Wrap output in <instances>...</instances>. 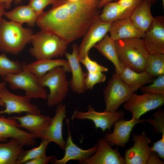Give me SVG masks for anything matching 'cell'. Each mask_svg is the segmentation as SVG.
Instances as JSON below:
<instances>
[{
    "label": "cell",
    "mask_w": 164,
    "mask_h": 164,
    "mask_svg": "<svg viewBox=\"0 0 164 164\" xmlns=\"http://www.w3.org/2000/svg\"><path fill=\"white\" fill-rule=\"evenodd\" d=\"M119 60L121 64L138 72L145 71L149 55L143 39L133 38L115 42Z\"/></svg>",
    "instance_id": "3"
},
{
    "label": "cell",
    "mask_w": 164,
    "mask_h": 164,
    "mask_svg": "<svg viewBox=\"0 0 164 164\" xmlns=\"http://www.w3.org/2000/svg\"><path fill=\"white\" fill-rule=\"evenodd\" d=\"M149 54H164V18L162 16L154 17L152 26L143 39Z\"/></svg>",
    "instance_id": "16"
},
{
    "label": "cell",
    "mask_w": 164,
    "mask_h": 164,
    "mask_svg": "<svg viewBox=\"0 0 164 164\" xmlns=\"http://www.w3.org/2000/svg\"><path fill=\"white\" fill-rule=\"evenodd\" d=\"M67 72L62 67H58L49 71L38 79L40 85L49 89L47 105L52 107L62 103L68 91L69 82L67 80Z\"/></svg>",
    "instance_id": "5"
},
{
    "label": "cell",
    "mask_w": 164,
    "mask_h": 164,
    "mask_svg": "<svg viewBox=\"0 0 164 164\" xmlns=\"http://www.w3.org/2000/svg\"><path fill=\"white\" fill-rule=\"evenodd\" d=\"M120 71L117 73L121 80L135 92L145 85L151 83L154 78L146 71L136 72L121 64Z\"/></svg>",
    "instance_id": "23"
},
{
    "label": "cell",
    "mask_w": 164,
    "mask_h": 164,
    "mask_svg": "<svg viewBox=\"0 0 164 164\" xmlns=\"http://www.w3.org/2000/svg\"><path fill=\"white\" fill-rule=\"evenodd\" d=\"M133 11L123 8L117 2H112L107 3L103 6L99 17L104 22H113L129 17Z\"/></svg>",
    "instance_id": "28"
},
{
    "label": "cell",
    "mask_w": 164,
    "mask_h": 164,
    "mask_svg": "<svg viewBox=\"0 0 164 164\" xmlns=\"http://www.w3.org/2000/svg\"><path fill=\"white\" fill-rule=\"evenodd\" d=\"M3 77L12 89L24 90L26 95L31 99H47L46 91L40 85L38 79L28 71L23 69L19 73L8 74Z\"/></svg>",
    "instance_id": "6"
},
{
    "label": "cell",
    "mask_w": 164,
    "mask_h": 164,
    "mask_svg": "<svg viewBox=\"0 0 164 164\" xmlns=\"http://www.w3.org/2000/svg\"><path fill=\"white\" fill-rule=\"evenodd\" d=\"M17 120L11 118L0 117V142H5L8 138H15L24 146H33L35 143V138L28 132L18 126Z\"/></svg>",
    "instance_id": "14"
},
{
    "label": "cell",
    "mask_w": 164,
    "mask_h": 164,
    "mask_svg": "<svg viewBox=\"0 0 164 164\" xmlns=\"http://www.w3.org/2000/svg\"><path fill=\"white\" fill-rule=\"evenodd\" d=\"M0 105L4 107H5V104L3 102L0 100Z\"/></svg>",
    "instance_id": "45"
},
{
    "label": "cell",
    "mask_w": 164,
    "mask_h": 164,
    "mask_svg": "<svg viewBox=\"0 0 164 164\" xmlns=\"http://www.w3.org/2000/svg\"><path fill=\"white\" fill-rule=\"evenodd\" d=\"M135 92L121 80L118 74L114 73L104 92L105 111L114 112L119 106L128 100Z\"/></svg>",
    "instance_id": "7"
},
{
    "label": "cell",
    "mask_w": 164,
    "mask_h": 164,
    "mask_svg": "<svg viewBox=\"0 0 164 164\" xmlns=\"http://www.w3.org/2000/svg\"><path fill=\"white\" fill-rule=\"evenodd\" d=\"M66 121L68 127V135L64 150L65 154L60 159H58L54 158L51 161L53 164H66L68 161L72 160H83L91 156L97 149V144L94 147L87 149H82L76 145L72 140L69 119L66 118Z\"/></svg>",
    "instance_id": "19"
},
{
    "label": "cell",
    "mask_w": 164,
    "mask_h": 164,
    "mask_svg": "<svg viewBox=\"0 0 164 164\" xmlns=\"http://www.w3.org/2000/svg\"><path fill=\"white\" fill-rule=\"evenodd\" d=\"M86 67L88 72H106L108 71L107 68L98 64L97 62L91 60L88 54L87 55L80 60Z\"/></svg>",
    "instance_id": "35"
},
{
    "label": "cell",
    "mask_w": 164,
    "mask_h": 164,
    "mask_svg": "<svg viewBox=\"0 0 164 164\" xmlns=\"http://www.w3.org/2000/svg\"><path fill=\"white\" fill-rule=\"evenodd\" d=\"M34 34L30 28L3 19L0 23V51L18 54L31 42Z\"/></svg>",
    "instance_id": "2"
},
{
    "label": "cell",
    "mask_w": 164,
    "mask_h": 164,
    "mask_svg": "<svg viewBox=\"0 0 164 164\" xmlns=\"http://www.w3.org/2000/svg\"><path fill=\"white\" fill-rule=\"evenodd\" d=\"M151 4L155 2L156 0H148Z\"/></svg>",
    "instance_id": "46"
},
{
    "label": "cell",
    "mask_w": 164,
    "mask_h": 164,
    "mask_svg": "<svg viewBox=\"0 0 164 164\" xmlns=\"http://www.w3.org/2000/svg\"><path fill=\"white\" fill-rule=\"evenodd\" d=\"M31 42L29 52L36 60L62 56L68 44L57 35L42 30L34 34Z\"/></svg>",
    "instance_id": "4"
},
{
    "label": "cell",
    "mask_w": 164,
    "mask_h": 164,
    "mask_svg": "<svg viewBox=\"0 0 164 164\" xmlns=\"http://www.w3.org/2000/svg\"><path fill=\"white\" fill-rule=\"evenodd\" d=\"M4 15L11 21L22 25L26 23L31 27L34 26L39 16L28 5L19 6L10 11H5Z\"/></svg>",
    "instance_id": "25"
},
{
    "label": "cell",
    "mask_w": 164,
    "mask_h": 164,
    "mask_svg": "<svg viewBox=\"0 0 164 164\" xmlns=\"http://www.w3.org/2000/svg\"><path fill=\"white\" fill-rule=\"evenodd\" d=\"M50 142L48 140L43 139L38 147L29 150H23L19 156L16 164H25L29 160L46 155V150Z\"/></svg>",
    "instance_id": "30"
},
{
    "label": "cell",
    "mask_w": 164,
    "mask_h": 164,
    "mask_svg": "<svg viewBox=\"0 0 164 164\" xmlns=\"http://www.w3.org/2000/svg\"><path fill=\"white\" fill-rule=\"evenodd\" d=\"M145 71L153 77L164 74V54H150Z\"/></svg>",
    "instance_id": "29"
},
{
    "label": "cell",
    "mask_w": 164,
    "mask_h": 164,
    "mask_svg": "<svg viewBox=\"0 0 164 164\" xmlns=\"http://www.w3.org/2000/svg\"><path fill=\"white\" fill-rule=\"evenodd\" d=\"M151 5L148 0H143L129 17L134 25L144 33L151 28L154 20V17L151 12Z\"/></svg>",
    "instance_id": "24"
},
{
    "label": "cell",
    "mask_w": 164,
    "mask_h": 164,
    "mask_svg": "<svg viewBox=\"0 0 164 164\" xmlns=\"http://www.w3.org/2000/svg\"><path fill=\"white\" fill-rule=\"evenodd\" d=\"M22 0H15L14 1L15 3V4H18L22 2Z\"/></svg>",
    "instance_id": "43"
},
{
    "label": "cell",
    "mask_w": 164,
    "mask_h": 164,
    "mask_svg": "<svg viewBox=\"0 0 164 164\" xmlns=\"http://www.w3.org/2000/svg\"><path fill=\"white\" fill-rule=\"evenodd\" d=\"M121 119L114 124L113 132H108L105 135L104 138L111 146L116 145L124 147L129 141L130 135L135 125L144 121L133 118L128 121Z\"/></svg>",
    "instance_id": "18"
},
{
    "label": "cell",
    "mask_w": 164,
    "mask_h": 164,
    "mask_svg": "<svg viewBox=\"0 0 164 164\" xmlns=\"http://www.w3.org/2000/svg\"><path fill=\"white\" fill-rule=\"evenodd\" d=\"M106 79V76L103 72H87L85 79L87 90H92L96 84L104 82Z\"/></svg>",
    "instance_id": "34"
},
{
    "label": "cell",
    "mask_w": 164,
    "mask_h": 164,
    "mask_svg": "<svg viewBox=\"0 0 164 164\" xmlns=\"http://www.w3.org/2000/svg\"><path fill=\"white\" fill-rule=\"evenodd\" d=\"M146 164H164L154 152H151L147 160Z\"/></svg>",
    "instance_id": "39"
},
{
    "label": "cell",
    "mask_w": 164,
    "mask_h": 164,
    "mask_svg": "<svg viewBox=\"0 0 164 164\" xmlns=\"http://www.w3.org/2000/svg\"><path fill=\"white\" fill-rule=\"evenodd\" d=\"M15 0H0V3L4 5L5 9H8L10 8L12 2Z\"/></svg>",
    "instance_id": "40"
},
{
    "label": "cell",
    "mask_w": 164,
    "mask_h": 164,
    "mask_svg": "<svg viewBox=\"0 0 164 164\" xmlns=\"http://www.w3.org/2000/svg\"><path fill=\"white\" fill-rule=\"evenodd\" d=\"M164 104V95L144 93L138 95L134 93L124 105L125 110L130 112L132 118L137 120L143 115L155 109Z\"/></svg>",
    "instance_id": "8"
},
{
    "label": "cell",
    "mask_w": 164,
    "mask_h": 164,
    "mask_svg": "<svg viewBox=\"0 0 164 164\" xmlns=\"http://www.w3.org/2000/svg\"><path fill=\"white\" fill-rule=\"evenodd\" d=\"M66 118V107L62 103L57 105L56 114L46 131L43 139L53 142L64 150L66 141L63 137V127L64 119Z\"/></svg>",
    "instance_id": "20"
},
{
    "label": "cell",
    "mask_w": 164,
    "mask_h": 164,
    "mask_svg": "<svg viewBox=\"0 0 164 164\" xmlns=\"http://www.w3.org/2000/svg\"><path fill=\"white\" fill-rule=\"evenodd\" d=\"M124 113L121 111L110 112L104 111L100 112L95 111L91 105L88 107L86 112L75 110L71 117L72 120L87 119L91 121L96 128H99L104 132L110 130L114 124L121 119Z\"/></svg>",
    "instance_id": "10"
},
{
    "label": "cell",
    "mask_w": 164,
    "mask_h": 164,
    "mask_svg": "<svg viewBox=\"0 0 164 164\" xmlns=\"http://www.w3.org/2000/svg\"><path fill=\"white\" fill-rule=\"evenodd\" d=\"M109 32L110 37L115 42L133 38L143 39L145 34L134 25L129 17L113 22Z\"/></svg>",
    "instance_id": "21"
},
{
    "label": "cell",
    "mask_w": 164,
    "mask_h": 164,
    "mask_svg": "<svg viewBox=\"0 0 164 164\" xmlns=\"http://www.w3.org/2000/svg\"><path fill=\"white\" fill-rule=\"evenodd\" d=\"M5 8L3 4L0 3V23L3 19L2 17L5 12Z\"/></svg>",
    "instance_id": "41"
},
{
    "label": "cell",
    "mask_w": 164,
    "mask_h": 164,
    "mask_svg": "<svg viewBox=\"0 0 164 164\" xmlns=\"http://www.w3.org/2000/svg\"><path fill=\"white\" fill-rule=\"evenodd\" d=\"M112 22H107L99 17L91 25L78 47L79 60L88 55L90 50L101 40L109 32Z\"/></svg>",
    "instance_id": "12"
},
{
    "label": "cell",
    "mask_w": 164,
    "mask_h": 164,
    "mask_svg": "<svg viewBox=\"0 0 164 164\" xmlns=\"http://www.w3.org/2000/svg\"><path fill=\"white\" fill-rule=\"evenodd\" d=\"M23 146L15 138H11L5 143L0 142V164H16L19 156L23 150Z\"/></svg>",
    "instance_id": "26"
},
{
    "label": "cell",
    "mask_w": 164,
    "mask_h": 164,
    "mask_svg": "<svg viewBox=\"0 0 164 164\" xmlns=\"http://www.w3.org/2000/svg\"><path fill=\"white\" fill-rule=\"evenodd\" d=\"M22 63L23 69L31 73L38 79L58 67H63L67 72L70 71L67 60L62 59H43L36 60L28 64Z\"/></svg>",
    "instance_id": "22"
},
{
    "label": "cell",
    "mask_w": 164,
    "mask_h": 164,
    "mask_svg": "<svg viewBox=\"0 0 164 164\" xmlns=\"http://www.w3.org/2000/svg\"><path fill=\"white\" fill-rule=\"evenodd\" d=\"M68 0L70 1H72V2H75V1H78L79 0Z\"/></svg>",
    "instance_id": "48"
},
{
    "label": "cell",
    "mask_w": 164,
    "mask_h": 164,
    "mask_svg": "<svg viewBox=\"0 0 164 164\" xmlns=\"http://www.w3.org/2000/svg\"><path fill=\"white\" fill-rule=\"evenodd\" d=\"M23 70L22 63L10 60L5 53L0 54V75L4 77L8 74L19 73Z\"/></svg>",
    "instance_id": "31"
},
{
    "label": "cell",
    "mask_w": 164,
    "mask_h": 164,
    "mask_svg": "<svg viewBox=\"0 0 164 164\" xmlns=\"http://www.w3.org/2000/svg\"><path fill=\"white\" fill-rule=\"evenodd\" d=\"M55 156H47L45 155L29 160L24 164H47L51 162Z\"/></svg>",
    "instance_id": "38"
},
{
    "label": "cell",
    "mask_w": 164,
    "mask_h": 164,
    "mask_svg": "<svg viewBox=\"0 0 164 164\" xmlns=\"http://www.w3.org/2000/svg\"><path fill=\"white\" fill-rule=\"evenodd\" d=\"M94 47L113 64L116 73L120 71L121 65L118 57L115 43L108 34Z\"/></svg>",
    "instance_id": "27"
},
{
    "label": "cell",
    "mask_w": 164,
    "mask_h": 164,
    "mask_svg": "<svg viewBox=\"0 0 164 164\" xmlns=\"http://www.w3.org/2000/svg\"><path fill=\"white\" fill-rule=\"evenodd\" d=\"M11 118L19 123L18 126L26 129L35 138L43 139L50 124L52 118L42 114H29L22 116H14Z\"/></svg>",
    "instance_id": "13"
},
{
    "label": "cell",
    "mask_w": 164,
    "mask_h": 164,
    "mask_svg": "<svg viewBox=\"0 0 164 164\" xmlns=\"http://www.w3.org/2000/svg\"><path fill=\"white\" fill-rule=\"evenodd\" d=\"M143 0H118V4L123 8L133 11Z\"/></svg>",
    "instance_id": "37"
},
{
    "label": "cell",
    "mask_w": 164,
    "mask_h": 164,
    "mask_svg": "<svg viewBox=\"0 0 164 164\" xmlns=\"http://www.w3.org/2000/svg\"><path fill=\"white\" fill-rule=\"evenodd\" d=\"M59 0H29V4L39 16L43 12V9L50 5L56 4Z\"/></svg>",
    "instance_id": "36"
},
{
    "label": "cell",
    "mask_w": 164,
    "mask_h": 164,
    "mask_svg": "<svg viewBox=\"0 0 164 164\" xmlns=\"http://www.w3.org/2000/svg\"><path fill=\"white\" fill-rule=\"evenodd\" d=\"M64 55L69 63L72 77L69 86L73 92L81 94L87 90L85 84L86 73H84L80 64L78 56V46L76 44L72 45L71 53L65 52Z\"/></svg>",
    "instance_id": "17"
},
{
    "label": "cell",
    "mask_w": 164,
    "mask_h": 164,
    "mask_svg": "<svg viewBox=\"0 0 164 164\" xmlns=\"http://www.w3.org/2000/svg\"><path fill=\"white\" fill-rule=\"evenodd\" d=\"M162 6L164 7V0H162Z\"/></svg>",
    "instance_id": "47"
},
{
    "label": "cell",
    "mask_w": 164,
    "mask_h": 164,
    "mask_svg": "<svg viewBox=\"0 0 164 164\" xmlns=\"http://www.w3.org/2000/svg\"><path fill=\"white\" fill-rule=\"evenodd\" d=\"M5 86L0 89V100L5 105L4 110H0V115L20 114L22 112L35 114L41 113L37 106L31 102V99L29 97L13 94L7 89Z\"/></svg>",
    "instance_id": "9"
},
{
    "label": "cell",
    "mask_w": 164,
    "mask_h": 164,
    "mask_svg": "<svg viewBox=\"0 0 164 164\" xmlns=\"http://www.w3.org/2000/svg\"><path fill=\"white\" fill-rule=\"evenodd\" d=\"M132 146L127 149L125 154V164H145L151 152L149 144L151 139L144 131L141 135L133 134Z\"/></svg>",
    "instance_id": "11"
},
{
    "label": "cell",
    "mask_w": 164,
    "mask_h": 164,
    "mask_svg": "<svg viewBox=\"0 0 164 164\" xmlns=\"http://www.w3.org/2000/svg\"><path fill=\"white\" fill-rule=\"evenodd\" d=\"M118 0H100L99 4L98 5V8L99 9L103 7V6L107 3L112 2L113 1L117 2Z\"/></svg>",
    "instance_id": "42"
},
{
    "label": "cell",
    "mask_w": 164,
    "mask_h": 164,
    "mask_svg": "<svg viewBox=\"0 0 164 164\" xmlns=\"http://www.w3.org/2000/svg\"><path fill=\"white\" fill-rule=\"evenodd\" d=\"M154 118L148 119L145 121L154 127L156 131L162 134L160 139L156 142L162 145H164V114L163 111H158L154 114Z\"/></svg>",
    "instance_id": "32"
},
{
    "label": "cell",
    "mask_w": 164,
    "mask_h": 164,
    "mask_svg": "<svg viewBox=\"0 0 164 164\" xmlns=\"http://www.w3.org/2000/svg\"><path fill=\"white\" fill-rule=\"evenodd\" d=\"M5 82H2L0 83V89L2 88L3 86L5 85L6 84Z\"/></svg>",
    "instance_id": "44"
},
{
    "label": "cell",
    "mask_w": 164,
    "mask_h": 164,
    "mask_svg": "<svg viewBox=\"0 0 164 164\" xmlns=\"http://www.w3.org/2000/svg\"><path fill=\"white\" fill-rule=\"evenodd\" d=\"M97 149L91 156L83 160L79 161L83 164H123L124 158L118 152L117 148L112 149L104 138L99 140L97 144Z\"/></svg>",
    "instance_id": "15"
},
{
    "label": "cell",
    "mask_w": 164,
    "mask_h": 164,
    "mask_svg": "<svg viewBox=\"0 0 164 164\" xmlns=\"http://www.w3.org/2000/svg\"><path fill=\"white\" fill-rule=\"evenodd\" d=\"M140 89L143 93L164 95V74L157 77L150 84Z\"/></svg>",
    "instance_id": "33"
},
{
    "label": "cell",
    "mask_w": 164,
    "mask_h": 164,
    "mask_svg": "<svg viewBox=\"0 0 164 164\" xmlns=\"http://www.w3.org/2000/svg\"><path fill=\"white\" fill-rule=\"evenodd\" d=\"M100 0H59L39 16L36 24L41 30L59 36L68 44L82 36L99 16Z\"/></svg>",
    "instance_id": "1"
}]
</instances>
